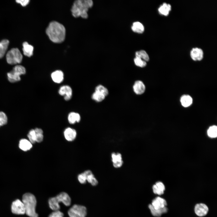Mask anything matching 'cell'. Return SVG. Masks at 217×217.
<instances>
[{
    "instance_id": "cell-13",
    "label": "cell",
    "mask_w": 217,
    "mask_h": 217,
    "mask_svg": "<svg viewBox=\"0 0 217 217\" xmlns=\"http://www.w3.org/2000/svg\"><path fill=\"white\" fill-rule=\"evenodd\" d=\"M190 55L191 58L194 61H200L203 58V52L201 49L194 48L191 50Z\"/></svg>"
},
{
    "instance_id": "cell-19",
    "label": "cell",
    "mask_w": 217,
    "mask_h": 217,
    "mask_svg": "<svg viewBox=\"0 0 217 217\" xmlns=\"http://www.w3.org/2000/svg\"><path fill=\"white\" fill-rule=\"evenodd\" d=\"M68 119L70 124H74L76 123L80 122L81 117L78 113L75 112H71L68 115Z\"/></svg>"
},
{
    "instance_id": "cell-9",
    "label": "cell",
    "mask_w": 217,
    "mask_h": 217,
    "mask_svg": "<svg viewBox=\"0 0 217 217\" xmlns=\"http://www.w3.org/2000/svg\"><path fill=\"white\" fill-rule=\"evenodd\" d=\"M72 90L71 87L68 85H64L61 86L58 90L59 94L64 96V99L66 101L70 100L72 96Z\"/></svg>"
},
{
    "instance_id": "cell-6",
    "label": "cell",
    "mask_w": 217,
    "mask_h": 217,
    "mask_svg": "<svg viewBox=\"0 0 217 217\" xmlns=\"http://www.w3.org/2000/svg\"><path fill=\"white\" fill-rule=\"evenodd\" d=\"M26 72V69L24 66L17 65L11 71L7 73L8 79L11 83L17 82L20 80V76L25 74Z\"/></svg>"
},
{
    "instance_id": "cell-10",
    "label": "cell",
    "mask_w": 217,
    "mask_h": 217,
    "mask_svg": "<svg viewBox=\"0 0 217 217\" xmlns=\"http://www.w3.org/2000/svg\"><path fill=\"white\" fill-rule=\"evenodd\" d=\"M111 156L112 161L114 167L118 168L122 166L123 161L120 153L113 152L111 154Z\"/></svg>"
},
{
    "instance_id": "cell-20",
    "label": "cell",
    "mask_w": 217,
    "mask_h": 217,
    "mask_svg": "<svg viewBox=\"0 0 217 217\" xmlns=\"http://www.w3.org/2000/svg\"><path fill=\"white\" fill-rule=\"evenodd\" d=\"M23 51L24 54L28 57H30L33 55V47L27 42L23 43Z\"/></svg>"
},
{
    "instance_id": "cell-29",
    "label": "cell",
    "mask_w": 217,
    "mask_h": 217,
    "mask_svg": "<svg viewBox=\"0 0 217 217\" xmlns=\"http://www.w3.org/2000/svg\"><path fill=\"white\" fill-rule=\"evenodd\" d=\"M105 96L103 94L97 92L95 91L92 95V98L96 102H99L102 101Z\"/></svg>"
},
{
    "instance_id": "cell-34",
    "label": "cell",
    "mask_w": 217,
    "mask_h": 217,
    "mask_svg": "<svg viewBox=\"0 0 217 217\" xmlns=\"http://www.w3.org/2000/svg\"><path fill=\"white\" fill-rule=\"evenodd\" d=\"M8 118L6 114L2 112H0V127L7 124Z\"/></svg>"
},
{
    "instance_id": "cell-22",
    "label": "cell",
    "mask_w": 217,
    "mask_h": 217,
    "mask_svg": "<svg viewBox=\"0 0 217 217\" xmlns=\"http://www.w3.org/2000/svg\"><path fill=\"white\" fill-rule=\"evenodd\" d=\"M148 207L152 215L157 217H160L162 214L167 212L168 211V209L165 206L161 209H156L153 208L151 204H150Z\"/></svg>"
},
{
    "instance_id": "cell-16",
    "label": "cell",
    "mask_w": 217,
    "mask_h": 217,
    "mask_svg": "<svg viewBox=\"0 0 217 217\" xmlns=\"http://www.w3.org/2000/svg\"><path fill=\"white\" fill-rule=\"evenodd\" d=\"M134 92L137 95H141L145 92V86L143 82L138 80L136 81L133 86Z\"/></svg>"
},
{
    "instance_id": "cell-32",
    "label": "cell",
    "mask_w": 217,
    "mask_h": 217,
    "mask_svg": "<svg viewBox=\"0 0 217 217\" xmlns=\"http://www.w3.org/2000/svg\"><path fill=\"white\" fill-rule=\"evenodd\" d=\"M134 61L135 64L138 67L143 68L146 65V62L140 58L135 57Z\"/></svg>"
},
{
    "instance_id": "cell-3",
    "label": "cell",
    "mask_w": 217,
    "mask_h": 217,
    "mask_svg": "<svg viewBox=\"0 0 217 217\" xmlns=\"http://www.w3.org/2000/svg\"><path fill=\"white\" fill-rule=\"evenodd\" d=\"M22 202L25 209V213L30 217H38V214L35 211L36 200L33 194L27 193L22 197Z\"/></svg>"
},
{
    "instance_id": "cell-17",
    "label": "cell",
    "mask_w": 217,
    "mask_h": 217,
    "mask_svg": "<svg viewBox=\"0 0 217 217\" xmlns=\"http://www.w3.org/2000/svg\"><path fill=\"white\" fill-rule=\"evenodd\" d=\"M83 173L86 176V180L88 182L93 186L97 184L98 181L91 171L87 170L84 171Z\"/></svg>"
},
{
    "instance_id": "cell-27",
    "label": "cell",
    "mask_w": 217,
    "mask_h": 217,
    "mask_svg": "<svg viewBox=\"0 0 217 217\" xmlns=\"http://www.w3.org/2000/svg\"><path fill=\"white\" fill-rule=\"evenodd\" d=\"M36 133V141L37 143L42 142L43 139V131L39 128H36L34 129Z\"/></svg>"
},
{
    "instance_id": "cell-37",
    "label": "cell",
    "mask_w": 217,
    "mask_h": 217,
    "mask_svg": "<svg viewBox=\"0 0 217 217\" xmlns=\"http://www.w3.org/2000/svg\"><path fill=\"white\" fill-rule=\"evenodd\" d=\"M17 3H19L23 6H25L28 4L30 1L29 0H16Z\"/></svg>"
},
{
    "instance_id": "cell-18",
    "label": "cell",
    "mask_w": 217,
    "mask_h": 217,
    "mask_svg": "<svg viewBox=\"0 0 217 217\" xmlns=\"http://www.w3.org/2000/svg\"><path fill=\"white\" fill-rule=\"evenodd\" d=\"M153 193L159 195H161L164 193L165 187L163 183L160 181L157 182L153 186Z\"/></svg>"
},
{
    "instance_id": "cell-23",
    "label": "cell",
    "mask_w": 217,
    "mask_h": 217,
    "mask_svg": "<svg viewBox=\"0 0 217 217\" xmlns=\"http://www.w3.org/2000/svg\"><path fill=\"white\" fill-rule=\"evenodd\" d=\"M171 9V6L170 4L164 3L160 6L158 10L160 14L166 16L168 14Z\"/></svg>"
},
{
    "instance_id": "cell-4",
    "label": "cell",
    "mask_w": 217,
    "mask_h": 217,
    "mask_svg": "<svg viewBox=\"0 0 217 217\" xmlns=\"http://www.w3.org/2000/svg\"><path fill=\"white\" fill-rule=\"evenodd\" d=\"M60 202L67 206L70 205L71 198L66 193H61L56 197L50 198L49 200V206L54 211L59 210L60 209L59 203Z\"/></svg>"
},
{
    "instance_id": "cell-35",
    "label": "cell",
    "mask_w": 217,
    "mask_h": 217,
    "mask_svg": "<svg viewBox=\"0 0 217 217\" xmlns=\"http://www.w3.org/2000/svg\"><path fill=\"white\" fill-rule=\"evenodd\" d=\"M79 181L82 184H84L86 183V176L84 173H82L80 174L77 177Z\"/></svg>"
},
{
    "instance_id": "cell-36",
    "label": "cell",
    "mask_w": 217,
    "mask_h": 217,
    "mask_svg": "<svg viewBox=\"0 0 217 217\" xmlns=\"http://www.w3.org/2000/svg\"><path fill=\"white\" fill-rule=\"evenodd\" d=\"M64 214L59 210L54 211L49 216V217H63Z\"/></svg>"
},
{
    "instance_id": "cell-30",
    "label": "cell",
    "mask_w": 217,
    "mask_h": 217,
    "mask_svg": "<svg viewBox=\"0 0 217 217\" xmlns=\"http://www.w3.org/2000/svg\"><path fill=\"white\" fill-rule=\"evenodd\" d=\"M208 136L211 138H215L217 136V127L213 125L209 127L207 131Z\"/></svg>"
},
{
    "instance_id": "cell-26",
    "label": "cell",
    "mask_w": 217,
    "mask_h": 217,
    "mask_svg": "<svg viewBox=\"0 0 217 217\" xmlns=\"http://www.w3.org/2000/svg\"><path fill=\"white\" fill-rule=\"evenodd\" d=\"M132 30L134 32L141 33L144 31V27L143 25L138 22H134L131 27Z\"/></svg>"
},
{
    "instance_id": "cell-2",
    "label": "cell",
    "mask_w": 217,
    "mask_h": 217,
    "mask_svg": "<svg viewBox=\"0 0 217 217\" xmlns=\"http://www.w3.org/2000/svg\"><path fill=\"white\" fill-rule=\"evenodd\" d=\"M93 3L91 0H78L73 3L71 9L73 16L75 17H81L86 18L88 17L87 11L92 7Z\"/></svg>"
},
{
    "instance_id": "cell-12",
    "label": "cell",
    "mask_w": 217,
    "mask_h": 217,
    "mask_svg": "<svg viewBox=\"0 0 217 217\" xmlns=\"http://www.w3.org/2000/svg\"><path fill=\"white\" fill-rule=\"evenodd\" d=\"M64 135L66 140L71 142L74 140L76 138L77 133L74 129L68 127L66 128L64 130Z\"/></svg>"
},
{
    "instance_id": "cell-21",
    "label": "cell",
    "mask_w": 217,
    "mask_h": 217,
    "mask_svg": "<svg viewBox=\"0 0 217 217\" xmlns=\"http://www.w3.org/2000/svg\"><path fill=\"white\" fill-rule=\"evenodd\" d=\"M182 105L184 107H187L191 105L193 103V99L191 97L188 95L182 96L180 99Z\"/></svg>"
},
{
    "instance_id": "cell-11",
    "label": "cell",
    "mask_w": 217,
    "mask_h": 217,
    "mask_svg": "<svg viewBox=\"0 0 217 217\" xmlns=\"http://www.w3.org/2000/svg\"><path fill=\"white\" fill-rule=\"evenodd\" d=\"M209 209L205 204L200 203L197 204L194 208V211L196 214L200 217L206 215Z\"/></svg>"
},
{
    "instance_id": "cell-31",
    "label": "cell",
    "mask_w": 217,
    "mask_h": 217,
    "mask_svg": "<svg viewBox=\"0 0 217 217\" xmlns=\"http://www.w3.org/2000/svg\"><path fill=\"white\" fill-rule=\"evenodd\" d=\"M95 91L99 92L105 95V96L108 94V89L104 86L99 85L96 87Z\"/></svg>"
},
{
    "instance_id": "cell-25",
    "label": "cell",
    "mask_w": 217,
    "mask_h": 217,
    "mask_svg": "<svg viewBox=\"0 0 217 217\" xmlns=\"http://www.w3.org/2000/svg\"><path fill=\"white\" fill-rule=\"evenodd\" d=\"M9 41L7 39H4L0 42V58L5 55L8 49Z\"/></svg>"
},
{
    "instance_id": "cell-33",
    "label": "cell",
    "mask_w": 217,
    "mask_h": 217,
    "mask_svg": "<svg viewBox=\"0 0 217 217\" xmlns=\"http://www.w3.org/2000/svg\"><path fill=\"white\" fill-rule=\"evenodd\" d=\"M28 137L29 141L31 143H34L36 142V133L34 129L30 130L28 135Z\"/></svg>"
},
{
    "instance_id": "cell-7",
    "label": "cell",
    "mask_w": 217,
    "mask_h": 217,
    "mask_svg": "<svg viewBox=\"0 0 217 217\" xmlns=\"http://www.w3.org/2000/svg\"><path fill=\"white\" fill-rule=\"evenodd\" d=\"M86 213L85 207L78 205H74L68 212L69 217H85Z\"/></svg>"
},
{
    "instance_id": "cell-8",
    "label": "cell",
    "mask_w": 217,
    "mask_h": 217,
    "mask_svg": "<svg viewBox=\"0 0 217 217\" xmlns=\"http://www.w3.org/2000/svg\"><path fill=\"white\" fill-rule=\"evenodd\" d=\"M12 212L17 215L25 213V209L23 203L20 200L17 199L13 202L11 206Z\"/></svg>"
},
{
    "instance_id": "cell-24",
    "label": "cell",
    "mask_w": 217,
    "mask_h": 217,
    "mask_svg": "<svg viewBox=\"0 0 217 217\" xmlns=\"http://www.w3.org/2000/svg\"><path fill=\"white\" fill-rule=\"evenodd\" d=\"M32 147V143L30 142L26 139H22L19 142V147L24 151H27L30 149Z\"/></svg>"
},
{
    "instance_id": "cell-5",
    "label": "cell",
    "mask_w": 217,
    "mask_h": 217,
    "mask_svg": "<svg viewBox=\"0 0 217 217\" xmlns=\"http://www.w3.org/2000/svg\"><path fill=\"white\" fill-rule=\"evenodd\" d=\"M22 58V55L17 48L11 49L7 52L6 55L7 61L8 63L11 65L20 63Z\"/></svg>"
},
{
    "instance_id": "cell-28",
    "label": "cell",
    "mask_w": 217,
    "mask_h": 217,
    "mask_svg": "<svg viewBox=\"0 0 217 217\" xmlns=\"http://www.w3.org/2000/svg\"><path fill=\"white\" fill-rule=\"evenodd\" d=\"M136 57L140 58L146 61H148L149 60V56L145 51L141 50L137 51L135 53Z\"/></svg>"
},
{
    "instance_id": "cell-15",
    "label": "cell",
    "mask_w": 217,
    "mask_h": 217,
    "mask_svg": "<svg viewBox=\"0 0 217 217\" xmlns=\"http://www.w3.org/2000/svg\"><path fill=\"white\" fill-rule=\"evenodd\" d=\"M51 76L52 81L57 83H61L64 79V73L60 70H57L53 72Z\"/></svg>"
},
{
    "instance_id": "cell-14",
    "label": "cell",
    "mask_w": 217,
    "mask_h": 217,
    "mask_svg": "<svg viewBox=\"0 0 217 217\" xmlns=\"http://www.w3.org/2000/svg\"><path fill=\"white\" fill-rule=\"evenodd\" d=\"M151 205L155 209H158L165 207L167 203L164 199L158 197L153 200Z\"/></svg>"
},
{
    "instance_id": "cell-1",
    "label": "cell",
    "mask_w": 217,
    "mask_h": 217,
    "mask_svg": "<svg viewBox=\"0 0 217 217\" xmlns=\"http://www.w3.org/2000/svg\"><path fill=\"white\" fill-rule=\"evenodd\" d=\"M46 33L52 42L58 43L64 41L65 36V29L63 25L55 21L50 23Z\"/></svg>"
}]
</instances>
